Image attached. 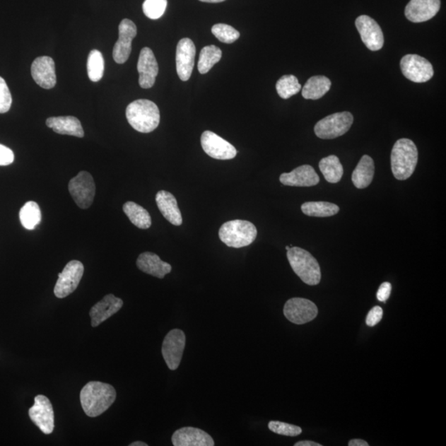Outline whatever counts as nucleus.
<instances>
[{"instance_id":"obj_1","label":"nucleus","mask_w":446,"mask_h":446,"mask_svg":"<svg viewBox=\"0 0 446 446\" xmlns=\"http://www.w3.org/2000/svg\"><path fill=\"white\" fill-rule=\"evenodd\" d=\"M81 403L85 413L96 418L110 408L117 398L116 390L109 384L91 381L81 392Z\"/></svg>"},{"instance_id":"obj_2","label":"nucleus","mask_w":446,"mask_h":446,"mask_svg":"<svg viewBox=\"0 0 446 446\" xmlns=\"http://www.w3.org/2000/svg\"><path fill=\"white\" fill-rule=\"evenodd\" d=\"M126 117L129 124L142 134H149L158 129L160 121L159 107L147 100L131 102L127 107Z\"/></svg>"},{"instance_id":"obj_3","label":"nucleus","mask_w":446,"mask_h":446,"mask_svg":"<svg viewBox=\"0 0 446 446\" xmlns=\"http://www.w3.org/2000/svg\"><path fill=\"white\" fill-rule=\"evenodd\" d=\"M418 160V151L414 142L401 139L395 142L391 153V168L394 177L406 180L413 175Z\"/></svg>"},{"instance_id":"obj_4","label":"nucleus","mask_w":446,"mask_h":446,"mask_svg":"<svg viewBox=\"0 0 446 446\" xmlns=\"http://www.w3.org/2000/svg\"><path fill=\"white\" fill-rule=\"evenodd\" d=\"M287 257L294 273L308 286H317L321 281L319 264L306 250L291 247L287 251Z\"/></svg>"},{"instance_id":"obj_5","label":"nucleus","mask_w":446,"mask_h":446,"mask_svg":"<svg viewBox=\"0 0 446 446\" xmlns=\"http://www.w3.org/2000/svg\"><path fill=\"white\" fill-rule=\"evenodd\" d=\"M218 235L221 241L228 247L242 248L253 243L257 237V229L248 221L233 220L222 225Z\"/></svg>"},{"instance_id":"obj_6","label":"nucleus","mask_w":446,"mask_h":446,"mask_svg":"<svg viewBox=\"0 0 446 446\" xmlns=\"http://www.w3.org/2000/svg\"><path fill=\"white\" fill-rule=\"evenodd\" d=\"M354 122L350 112H336L317 122L315 134L321 139H334L346 134Z\"/></svg>"},{"instance_id":"obj_7","label":"nucleus","mask_w":446,"mask_h":446,"mask_svg":"<svg viewBox=\"0 0 446 446\" xmlns=\"http://www.w3.org/2000/svg\"><path fill=\"white\" fill-rule=\"evenodd\" d=\"M68 188L78 207L87 209L94 202L96 192L95 180L87 171H81L71 180Z\"/></svg>"},{"instance_id":"obj_8","label":"nucleus","mask_w":446,"mask_h":446,"mask_svg":"<svg viewBox=\"0 0 446 446\" xmlns=\"http://www.w3.org/2000/svg\"><path fill=\"white\" fill-rule=\"evenodd\" d=\"M85 268L79 261H71L58 274V281L54 293L58 298H64L70 295L79 286L84 274Z\"/></svg>"},{"instance_id":"obj_9","label":"nucleus","mask_w":446,"mask_h":446,"mask_svg":"<svg viewBox=\"0 0 446 446\" xmlns=\"http://www.w3.org/2000/svg\"><path fill=\"white\" fill-rule=\"evenodd\" d=\"M400 66L406 79L415 83H425L434 76L433 66L430 61L414 54L401 58Z\"/></svg>"},{"instance_id":"obj_10","label":"nucleus","mask_w":446,"mask_h":446,"mask_svg":"<svg viewBox=\"0 0 446 446\" xmlns=\"http://www.w3.org/2000/svg\"><path fill=\"white\" fill-rule=\"evenodd\" d=\"M283 315L294 324L303 325L315 319L318 310L315 303L306 298H293L284 305Z\"/></svg>"},{"instance_id":"obj_11","label":"nucleus","mask_w":446,"mask_h":446,"mask_svg":"<svg viewBox=\"0 0 446 446\" xmlns=\"http://www.w3.org/2000/svg\"><path fill=\"white\" fill-rule=\"evenodd\" d=\"M29 416L42 433L50 435L55 428V416L52 403L46 396L37 395L34 404L28 411Z\"/></svg>"},{"instance_id":"obj_12","label":"nucleus","mask_w":446,"mask_h":446,"mask_svg":"<svg viewBox=\"0 0 446 446\" xmlns=\"http://www.w3.org/2000/svg\"><path fill=\"white\" fill-rule=\"evenodd\" d=\"M186 337L184 332L180 329H173L165 336L163 344V356L170 370H177L182 360L185 348Z\"/></svg>"},{"instance_id":"obj_13","label":"nucleus","mask_w":446,"mask_h":446,"mask_svg":"<svg viewBox=\"0 0 446 446\" xmlns=\"http://www.w3.org/2000/svg\"><path fill=\"white\" fill-rule=\"evenodd\" d=\"M201 145L205 153L214 159L232 160L237 154V149L230 142L211 131L204 132Z\"/></svg>"},{"instance_id":"obj_14","label":"nucleus","mask_w":446,"mask_h":446,"mask_svg":"<svg viewBox=\"0 0 446 446\" xmlns=\"http://www.w3.org/2000/svg\"><path fill=\"white\" fill-rule=\"evenodd\" d=\"M356 26L362 42L370 51H380L384 47L383 31L375 19L367 16H361L356 18Z\"/></svg>"},{"instance_id":"obj_15","label":"nucleus","mask_w":446,"mask_h":446,"mask_svg":"<svg viewBox=\"0 0 446 446\" xmlns=\"http://www.w3.org/2000/svg\"><path fill=\"white\" fill-rule=\"evenodd\" d=\"M137 29L136 24L125 18L119 27V40L115 43L112 57L117 64H124L130 57L131 52V42L136 36Z\"/></svg>"},{"instance_id":"obj_16","label":"nucleus","mask_w":446,"mask_h":446,"mask_svg":"<svg viewBox=\"0 0 446 446\" xmlns=\"http://www.w3.org/2000/svg\"><path fill=\"white\" fill-rule=\"evenodd\" d=\"M196 49L189 38H183L176 47V71L181 81L189 80L194 66Z\"/></svg>"},{"instance_id":"obj_17","label":"nucleus","mask_w":446,"mask_h":446,"mask_svg":"<svg viewBox=\"0 0 446 446\" xmlns=\"http://www.w3.org/2000/svg\"><path fill=\"white\" fill-rule=\"evenodd\" d=\"M34 81L43 89L50 90L57 84L56 66L50 57H40L34 60L31 67Z\"/></svg>"},{"instance_id":"obj_18","label":"nucleus","mask_w":446,"mask_h":446,"mask_svg":"<svg viewBox=\"0 0 446 446\" xmlns=\"http://www.w3.org/2000/svg\"><path fill=\"white\" fill-rule=\"evenodd\" d=\"M137 71L139 73V85L142 89H150L154 86L159 67L154 53L149 47H144L141 51Z\"/></svg>"},{"instance_id":"obj_19","label":"nucleus","mask_w":446,"mask_h":446,"mask_svg":"<svg viewBox=\"0 0 446 446\" xmlns=\"http://www.w3.org/2000/svg\"><path fill=\"white\" fill-rule=\"evenodd\" d=\"M440 8V0H410L405 8V16L410 22L418 23L430 20Z\"/></svg>"},{"instance_id":"obj_20","label":"nucleus","mask_w":446,"mask_h":446,"mask_svg":"<svg viewBox=\"0 0 446 446\" xmlns=\"http://www.w3.org/2000/svg\"><path fill=\"white\" fill-rule=\"evenodd\" d=\"M124 306V301L114 294H107L102 300L93 306L90 311L93 327L100 326L101 323L116 315Z\"/></svg>"},{"instance_id":"obj_21","label":"nucleus","mask_w":446,"mask_h":446,"mask_svg":"<svg viewBox=\"0 0 446 446\" xmlns=\"http://www.w3.org/2000/svg\"><path fill=\"white\" fill-rule=\"evenodd\" d=\"M281 184L294 187H312L319 183L320 178L310 165H301L291 173H283L279 177Z\"/></svg>"},{"instance_id":"obj_22","label":"nucleus","mask_w":446,"mask_h":446,"mask_svg":"<svg viewBox=\"0 0 446 446\" xmlns=\"http://www.w3.org/2000/svg\"><path fill=\"white\" fill-rule=\"evenodd\" d=\"M172 443L175 446H213L214 440L206 431L189 426L175 431Z\"/></svg>"},{"instance_id":"obj_23","label":"nucleus","mask_w":446,"mask_h":446,"mask_svg":"<svg viewBox=\"0 0 446 446\" xmlns=\"http://www.w3.org/2000/svg\"><path fill=\"white\" fill-rule=\"evenodd\" d=\"M136 266L141 271L158 278H164L166 274L172 271L169 263L161 261L158 254L153 252L141 254L137 258Z\"/></svg>"},{"instance_id":"obj_24","label":"nucleus","mask_w":446,"mask_h":446,"mask_svg":"<svg viewBox=\"0 0 446 446\" xmlns=\"http://www.w3.org/2000/svg\"><path fill=\"white\" fill-rule=\"evenodd\" d=\"M156 204L161 214L175 226H180L183 223L182 214L179 209L175 196L165 190H160L155 196Z\"/></svg>"},{"instance_id":"obj_25","label":"nucleus","mask_w":446,"mask_h":446,"mask_svg":"<svg viewBox=\"0 0 446 446\" xmlns=\"http://www.w3.org/2000/svg\"><path fill=\"white\" fill-rule=\"evenodd\" d=\"M46 124L58 134L84 137L85 132L83 130L81 122L76 117L62 116L49 117Z\"/></svg>"},{"instance_id":"obj_26","label":"nucleus","mask_w":446,"mask_h":446,"mask_svg":"<svg viewBox=\"0 0 446 446\" xmlns=\"http://www.w3.org/2000/svg\"><path fill=\"white\" fill-rule=\"evenodd\" d=\"M375 175L374 160L370 155H363L359 164L353 171L352 182L357 189H365L369 186Z\"/></svg>"},{"instance_id":"obj_27","label":"nucleus","mask_w":446,"mask_h":446,"mask_svg":"<svg viewBox=\"0 0 446 446\" xmlns=\"http://www.w3.org/2000/svg\"><path fill=\"white\" fill-rule=\"evenodd\" d=\"M331 82L323 76H312L308 79L302 90L303 97L306 100H317L330 90Z\"/></svg>"},{"instance_id":"obj_28","label":"nucleus","mask_w":446,"mask_h":446,"mask_svg":"<svg viewBox=\"0 0 446 446\" xmlns=\"http://www.w3.org/2000/svg\"><path fill=\"white\" fill-rule=\"evenodd\" d=\"M319 169L327 182L336 184L341 180L344 170L339 158L336 155H329L319 163Z\"/></svg>"},{"instance_id":"obj_29","label":"nucleus","mask_w":446,"mask_h":446,"mask_svg":"<svg viewBox=\"0 0 446 446\" xmlns=\"http://www.w3.org/2000/svg\"><path fill=\"white\" fill-rule=\"evenodd\" d=\"M124 212L131 223L140 229H148L151 226V218L148 212L141 206L134 202H127L124 205Z\"/></svg>"},{"instance_id":"obj_30","label":"nucleus","mask_w":446,"mask_h":446,"mask_svg":"<svg viewBox=\"0 0 446 446\" xmlns=\"http://www.w3.org/2000/svg\"><path fill=\"white\" fill-rule=\"evenodd\" d=\"M302 212L310 217L327 218L339 213L335 204L328 202H307L302 205Z\"/></svg>"},{"instance_id":"obj_31","label":"nucleus","mask_w":446,"mask_h":446,"mask_svg":"<svg viewBox=\"0 0 446 446\" xmlns=\"http://www.w3.org/2000/svg\"><path fill=\"white\" fill-rule=\"evenodd\" d=\"M19 218L24 228L35 229L42 221L41 209L38 204L33 201H29L20 210Z\"/></svg>"},{"instance_id":"obj_32","label":"nucleus","mask_w":446,"mask_h":446,"mask_svg":"<svg viewBox=\"0 0 446 446\" xmlns=\"http://www.w3.org/2000/svg\"><path fill=\"white\" fill-rule=\"evenodd\" d=\"M222 50L217 46L205 47L201 50L198 64L199 71L201 74L208 73L222 58Z\"/></svg>"},{"instance_id":"obj_33","label":"nucleus","mask_w":446,"mask_h":446,"mask_svg":"<svg viewBox=\"0 0 446 446\" xmlns=\"http://www.w3.org/2000/svg\"><path fill=\"white\" fill-rule=\"evenodd\" d=\"M87 71L91 81L98 82L102 79L105 72V60L100 51L90 52L88 57Z\"/></svg>"},{"instance_id":"obj_34","label":"nucleus","mask_w":446,"mask_h":446,"mask_svg":"<svg viewBox=\"0 0 446 446\" xmlns=\"http://www.w3.org/2000/svg\"><path fill=\"white\" fill-rule=\"evenodd\" d=\"M302 90V86L296 76H283L276 83L278 95L283 100H288Z\"/></svg>"},{"instance_id":"obj_35","label":"nucleus","mask_w":446,"mask_h":446,"mask_svg":"<svg viewBox=\"0 0 446 446\" xmlns=\"http://www.w3.org/2000/svg\"><path fill=\"white\" fill-rule=\"evenodd\" d=\"M213 35L223 43L231 44L240 37V33L228 24L218 23L212 28Z\"/></svg>"},{"instance_id":"obj_36","label":"nucleus","mask_w":446,"mask_h":446,"mask_svg":"<svg viewBox=\"0 0 446 446\" xmlns=\"http://www.w3.org/2000/svg\"><path fill=\"white\" fill-rule=\"evenodd\" d=\"M166 7L168 0H146L142 6L145 16L154 20L163 16Z\"/></svg>"},{"instance_id":"obj_37","label":"nucleus","mask_w":446,"mask_h":446,"mask_svg":"<svg viewBox=\"0 0 446 446\" xmlns=\"http://www.w3.org/2000/svg\"><path fill=\"white\" fill-rule=\"evenodd\" d=\"M269 429L278 435L286 436H297L302 433L300 426L281 423V421H271L269 423Z\"/></svg>"},{"instance_id":"obj_38","label":"nucleus","mask_w":446,"mask_h":446,"mask_svg":"<svg viewBox=\"0 0 446 446\" xmlns=\"http://www.w3.org/2000/svg\"><path fill=\"white\" fill-rule=\"evenodd\" d=\"M12 105L11 93L6 81L0 77V114H6Z\"/></svg>"},{"instance_id":"obj_39","label":"nucleus","mask_w":446,"mask_h":446,"mask_svg":"<svg viewBox=\"0 0 446 446\" xmlns=\"http://www.w3.org/2000/svg\"><path fill=\"white\" fill-rule=\"evenodd\" d=\"M383 310L380 306H376L368 313L366 317V324L369 327H375L382 320L383 317Z\"/></svg>"},{"instance_id":"obj_40","label":"nucleus","mask_w":446,"mask_h":446,"mask_svg":"<svg viewBox=\"0 0 446 446\" xmlns=\"http://www.w3.org/2000/svg\"><path fill=\"white\" fill-rule=\"evenodd\" d=\"M14 154L8 147L0 144V165L6 166L13 163Z\"/></svg>"},{"instance_id":"obj_41","label":"nucleus","mask_w":446,"mask_h":446,"mask_svg":"<svg viewBox=\"0 0 446 446\" xmlns=\"http://www.w3.org/2000/svg\"><path fill=\"white\" fill-rule=\"evenodd\" d=\"M392 286L390 283L385 282L381 284L378 292H377V298L380 302H386L389 300L391 294Z\"/></svg>"},{"instance_id":"obj_42","label":"nucleus","mask_w":446,"mask_h":446,"mask_svg":"<svg viewBox=\"0 0 446 446\" xmlns=\"http://www.w3.org/2000/svg\"><path fill=\"white\" fill-rule=\"evenodd\" d=\"M349 446H369V444L366 441L360 439L351 440L349 442Z\"/></svg>"},{"instance_id":"obj_43","label":"nucleus","mask_w":446,"mask_h":446,"mask_svg":"<svg viewBox=\"0 0 446 446\" xmlns=\"http://www.w3.org/2000/svg\"><path fill=\"white\" fill-rule=\"evenodd\" d=\"M294 445L295 446H322L321 444H318L317 442H315V441H311V440L300 441V442H298Z\"/></svg>"},{"instance_id":"obj_44","label":"nucleus","mask_w":446,"mask_h":446,"mask_svg":"<svg viewBox=\"0 0 446 446\" xmlns=\"http://www.w3.org/2000/svg\"><path fill=\"white\" fill-rule=\"evenodd\" d=\"M147 445H147L145 442H142V441H136V442L130 444V446H147Z\"/></svg>"},{"instance_id":"obj_45","label":"nucleus","mask_w":446,"mask_h":446,"mask_svg":"<svg viewBox=\"0 0 446 446\" xmlns=\"http://www.w3.org/2000/svg\"><path fill=\"white\" fill-rule=\"evenodd\" d=\"M199 1H202L205 3H221V2L226 1V0H199Z\"/></svg>"},{"instance_id":"obj_46","label":"nucleus","mask_w":446,"mask_h":446,"mask_svg":"<svg viewBox=\"0 0 446 446\" xmlns=\"http://www.w3.org/2000/svg\"><path fill=\"white\" fill-rule=\"evenodd\" d=\"M289 248H291V247L287 246V247H286V249L287 250V251H288V250H289Z\"/></svg>"}]
</instances>
